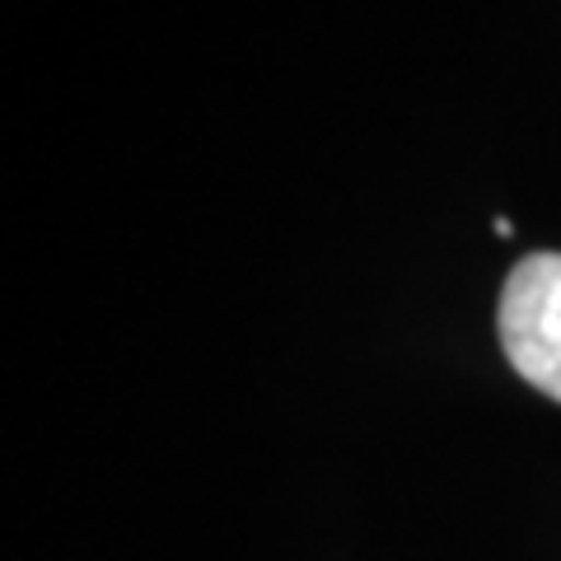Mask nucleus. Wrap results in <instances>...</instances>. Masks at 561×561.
<instances>
[{
    "instance_id": "nucleus-1",
    "label": "nucleus",
    "mask_w": 561,
    "mask_h": 561,
    "mask_svg": "<svg viewBox=\"0 0 561 561\" xmlns=\"http://www.w3.org/2000/svg\"><path fill=\"white\" fill-rule=\"evenodd\" d=\"M505 360L542 398L561 402V253L519 257L496 309Z\"/></svg>"
},
{
    "instance_id": "nucleus-2",
    "label": "nucleus",
    "mask_w": 561,
    "mask_h": 561,
    "mask_svg": "<svg viewBox=\"0 0 561 561\" xmlns=\"http://www.w3.org/2000/svg\"><path fill=\"white\" fill-rule=\"evenodd\" d=\"M491 230H496V234H505V239H511V234H515V225H511V220H505V216H496V220H491Z\"/></svg>"
}]
</instances>
